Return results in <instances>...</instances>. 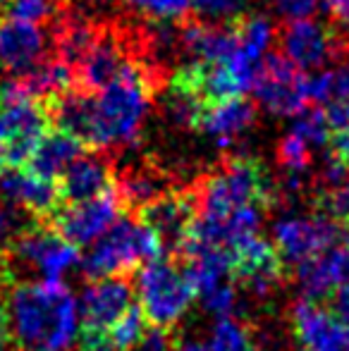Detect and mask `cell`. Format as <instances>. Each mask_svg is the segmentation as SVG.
Returning a JSON list of instances; mask_svg holds the SVG:
<instances>
[{"label":"cell","instance_id":"obj_1","mask_svg":"<svg viewBox=\"0 0 349 351\" xmlns=\"http://www.w3.org/2000/svg\"><path fill=\"white\" fill-rule=\"evenodd\" d=\"M270 201V182L261 162L247 156L230 158L196 191V217L186 246H208L228 256L261 234Z\"/></svg>","mask_w":349,"mask_h":351},{"label":"cell","instance_id":"obj_2","mask_svg":"<svg viewBox=\"0 0 349 351\" xmlns=\"http://www.w3.org/2000/svg\"><path fill=\"white\" fill-rule=\"evenodd\" d=\"M8 332L24 351H67L80 339V301L62 282H19L5 304Z\"/></svg>","mask_w":349,"mask_h":351},{"label":"cell","instance_id":"obj_3","mask_svg":"<svg viewBox=\"0 0 349 351\" xmlns=\"http://www.w3.org/2000/svg\"><path fill=\"white\" fill-rule=\"evenodd\" d=\"M154 77L144 62L130 60L115 82L96 91V146L93 151L134 143L149 115Z\"/></svg>","mask_w":349,"mask_h":351},{"label":"cell","instance_id":"obj_4","mask_svg":"<svg viewBox=\"0 0 349 351\" xmlns=\"http://www.w3.org/2000/svg\"><path fill=\"white\" fill-rule=\"evenodd\" d=\"M158 234L144 220L120 217L110 230H106L82 258V268L91 280L96 278H120L130 270L160 258L163 254Z\"/></svg>","mask_w":349,"mask_h":351},{"label":"cell","instance_id":"obj_5","mask_svg":"<svg viewBox=\"0 0 349 351\" xmlns=\"http://www.w3.org/2000/svg\"><path fill=\"white\" fill-rule=\"evenodd\" d=\"M139 308L151 325L165 330L180 323L196 299L186 268L170 258H156L141 265L136 275Z\"/></svg>","mask_w":349,"mask_h":351},{"label":"cell","instance_id":"obj_6","mask_svg":"<svg viewBox=\"0 0 349 351\" xmlns=\"http://www.w3.org/2000/svg\"><path fill=\"white\" fill-rule=\"evenodd\" d=\"M51 101L17 98L0 101V158L10 167H24L43 136L51 132Z\"/></svg>","mask_w":349,"mask_h":351},{"label":"cell","instance_id":"obj_7","mask_svg":"<svg viewBox=\"0 0 349 351\" xmlns=\"http://www.w3.org/2000/svg\"><path fill=\"white\" fill-rule=\"evenodd\" d=\"M10 258L29 273H38L41 280L60 282L72 268L82 263L80 246L67 241L56 227H24L17 239L5 249Z\"/></svg>","mask_w":349,"mask_h":351},{"label":"cell","instance_id":"obj_8","mask_svg":"<svg viewBox=\"0 0 349 351\" xmlns=\"http://www.w3.org/2000/svg\"><path fill=\"white\" fill-rule=\"evenodd\" d=\"M134 306V289L125 278H96L80 296V347L93 351L103 335Z\"/></svg>","mask_w":349,"mask_h":351},{"label":"cell","instance_id":"obj_9","mask_svg":"<svg viewBox=\"0 0 349 351\" xmlns=\"http://www.w3.org/2000/svg\"><path fill=\"white\" fill-rule=\"evenodd\" d=\"M349 239V232L326 213L285 215L273 225V246L285 265H302L333 244Z\"/></svg>","mask_w":349,"mask_h":351},{"label":"cell","instance_id":"obj_10","mask_svg":"<svg viewBox=\"0 0 349 351\" xmlns=\"http://www.w3.org/2000/svg\"><path fill=\"white\" fill-rule=\"evenodd\" d=\"M252 91L261 108L278 117H297L311 106L309 72L299 70L280 53H268Z\"/></svg>","mask_w":349,"mask_h":351},{"label":"cell","instance_id":"obj_11","mask_svg":"<svg viewBox=\"0 0 349 351\" xmlns=\"http://www.w3.org/2000/svg\"><path fill=\"white\" fill-rule=\"evenodd\" d=\"M122 206L117 189H110L96 199L60 206L53 215V227L75 246H88L120 220Z\"/></svg>","mask_w":349,"mask_h":351},{"label":"cell","instance_id":"obj_12","mask_svg":"<svg viewBox=\"0 0 349 351\" xmlns=\"http://www.w3.org/2000/svg\"><path fill=\"white\" fill-rule=\"evenodd\" d=\"M282 56L304 72L323 70L340 53V41L333 27L318 19H292L280 32Z\"/></svg>","mask_w":349,"mask_h":351},{"label":"cell","instance_id":"obj_13","mask_svg":"<svg viewBox=\"0 0 349 351\" xmlns=\"http://www.w3.org/2000/svg\"><path fill=\"white\" fill-rule=\"evenodd\" d=\"M292 330L302 351H349V323L326 304L297 301L292 306Z\"/></svg>","mask_w":349,"mask_h":351},{"label":"cell","instance_id":"obj_14","mask_svg":"<svg viewBox=\"0 0 349 351\" xmlns=\"http://www.w3.org/2000/svg\"><path fill=\"white\" fill-rule=\"evenodd\" d=\"M294 270L304 299L328 304L337 291L349 287V239L337 241Z\"/></svg>","mask_w":349,"mask_h":351},{"label":"cell","instance_id":"obj_15","mask_svg":"<svg viewBox=\"0 0 349 351\" xmlns=\"http://www.w3.org/2000/svg\"><path fill=\"white\" fill-rule=\"evenodd\" d=\"M139 213L141 220L158 234L163 249L184 251L196 217V194H189V191L168 194L165 191Z\"/></svg>","mask_w":349,"mask_h":351},{"label":"cell","instance_id":"obj_16","mask_svg":"<svg viewBox=\"0 0 349 351\" xmlns=\"http://www.w3.org/2000/svg\"><path fill=\"white\" fill-rule=\"evenodd\" d=\"M48 58V34L41 24L0 17V65L10 74H24Z\"/></svg>","mask_w":349,"mask_h":351},{"label":"cell","instance_id":"obj_17","mask_svg":"<svg viewBox=\"0 0 349 351\" xmlns=\"http://www.w3.org/2000/svg\"><path fill=\"white\" fill-rule=\"evenodd\" d=\"M0 199L36 217H53L62 206L58 182L36 175L27 165L10 167L0 177Z\"/></svg>","mask_w":349,"mask_h":351},{"label":"cell","instance_id":"obj_18","mask_svg":"<svg viewBox=\"0 0 349 351\" xmlns=\"http://www.w3.org/2000/svg\"><path fill=\"white\" fill-rule=\"evenodd\" d=\"M256 122V106L244 96L225 98L204 106L196 130L218 146H232Z\"/></svg>","mask_w":349,"mask_h":351},{"label":"cell","instance_id":"obj_19","mask_svg":"<svg viewBox=\"0 0 349 351\" xmlns=\"http://www.w3.org/2000/svg\"><path fill=\"white\" fill-rule=\"evenodd\" d=\"M110 189H115L112 167L98 153H82L58 180V191H60L62 206L96 199V196L106 194Z\"/></svg>","mask_w":349,"mask_h":351},{"label":"cell","instance_id":"obj_20","mask_svg":"<svg viewBox=\"0 0 349 351\" xmlns=\"http://www.w3.org/2000/svg\"><path fill=\"white\" fill-rule=\"evenodd\" d=\"M127 62H130V56H127L125 46L110 34H101L96 43L88 48L86 56L80 60V65L75 67L77 86L91 93L101 91L120 77Z\"/></svg>","mask_w":349,"mask_h":351},{"label":"cell","instance_id":"obj_21","mask_svg":"<svg viewBox=\"0 0 349 351\" xmlns=\"http://www.w3.org/2000/svg\"><path fill=\"white\" fill-rule=\"evenodd\" d=\"M84 153V143L75 139L72 134L62 130L48 132L43 136V141L38 143V148L34 151V156L29 158L27 167L36 175L46 177L51 182H58L62 177V172Z\"/></svg>","mask_w":349,"mask_h":351},{"label":"cell","instance_id":"obj_22","mask_svg":"<svg viewBox=\"0 0 349 351\" xmlns=\"http://www.w3.org/2000/svg\"><path fill=\"white\" fill-rule=\"evenodd\" d=\"M101 36V29L84 17H70L58 27L56 34V51L58 58L67 65L77 67L80 60L88 53V48Z\"/></svg>","mask_w":349,"mask_h":351},{"label":"cell","instance_id":"obj_23","mask_svg":"<svg viewBox=\"0 0 349 351\" xmlns=\"http://www.w3.org/2000/svg\"><path fill=\"white\" fill-rule=\"evenodd\" d=\"M146 332V318L141 313L139 304H134L96 344L93 351H132L139 344Z\"/></svg>","mask_w":349,"mask_h":351},{"label":"cell","instance_id":"obj_24","mask_svg":"<svg viewBox=\"0 0 349 351\" xmlns=\"http://www.w3.org/2000/svg\"><path fill=\"white\" fill-rule=\"evenodd\" d=\"M115 189H117V194H120L122 204L132 206V208H139V210L144 208V206H149L151 201L158 199L160 194H165L160 175L146 170V167L144 170H134V172H130V175H125Z\"/></svg>","mask_w":349,"mask_h":351},{"label":"cell","instance_id":"obj_25","mask_svg":"<svg viewBox=\"0 0 349 351\" xmlns=\"http://www.w3.org/2000/svg\"><path fill=\"white\" fill-rule=\"evenodd\" d=\"M204 342L208 351H252V335L232 315H223L215 320Z\"/></svg>","mask_w":349,"mask_h":351},{"label":"cell","instance_id":"obj_26","mask_svg":"<svg viewBox=\"0 0 349 351\" xmlns=\"http://www.w3.org/2000/svg\"><path fill=\"white\" fill-rule=\"evenodd\" d=\"M292 132L297 136H302L313 151H318V148H326L328 141H330L333 125H330L328 112L323 110V108L313 106V108H306V110L299 112V115L294 117Z\"/></svg>","mask_w":349,"mask_h":351},{"label":"cell","instance_id":"obj_27","mask_svg":"<svg viewBox=\"0 0 349 351\" xmlns=\"http://www.w3.org/2000/svg\"><path fill=\"white\" fill-rule=\"evenodd\" d=\"M134 12L156 24H175L189 17L191 0H125Z\"/></svg>","mask_w":349,"mask_h":351},{"label":"cell","instance_id":"obj_28","mask_svg":"<svg viewBox=\"0 0 349 351\" xmlns=\"http://www.w3.org/2000/svg\"><path fill=\"white\" fill-rule=\"evenodd\" d=\"M249 0H191V12L210 24L232 22L247 10Z\"/></svg>","mask_w":349,"mask_h":351},{"label":"cell","instance_id":"obj_29","mask_svg":"<svg viewBox=\"0 0 349 351\" xmlns=\"http://www.w3.org/2000/svg\"><path fill=\"white\" fill-rule=\"evenodd\" d=\"M333 72H335V86L326 112L330 117V125H349V56Z\"/></svg>","mask_w":349,"mask_h":351},{"label":"cell","instance_id":"obj_30","mask_svg":"<svg viewBox=\"0 0 349 351\" xmlns=\"http://www.w3.org/2000/svg\"><path fill=\"white\" fill-rule=\"evenodd\" d=\"M58 8V0H10L8 17L22 19V22L43 24L53 17Z\"/></svg>","mask_w":349,"mask_h":351},{"label":"cell","instance_id":"obj_31","mask_svg":"<svg viewBox=\"0 0 349 351\" xmlns=\"http://www.w3.org/2000/svg\"><path fill=\"white\" fill-rule=\"evenodd\" d=\"M24 227V210L0 199V249H8Z\"/></svg>","mask_w":349,"mask_h":351},{"label":"cell","instance_id":"obj_32","mask_svg":"<svg viewBox=\"0 0 349 351\" xmlns=\"http://www.w3.org/2000/svg\"><path fill=\"white\" fill-rule=\"evenodd\" d=\"M275 10L287 22H292V19H309L318 10H326V0H275Z\"/></svg>","mask_w":349,"mask_h":351},{"label":"cell","instance_id":"obj_33","mask_svg":"<svg viewBox=\"0 0 349 351\" xmlns=\"http://www.w3.org/2000/svg\"><path fill=\"white\" fill-rule=\"evenodd\" d=\"M328 156L337 158L349 165V125H333L330 141H328Z\"/></svg>","mask_w":349,"mask_h":351},{"label":"cell","instance_id":"obj_34","mask_svg":"<svg viewBox=\"0 0 349 351\" xmlns=\"http://www.w3.org/2000/svg\"><path fill=\"white\" fill-rule=\"evenodd\" d=\"M132 351H173V344H170V337L163 330L156 328L144 332V337L139 339V344Z\"/></svg>","mask_w":349,"mask_h":351},{"label":"cell","instance_id":"obj_35","mask_svg":"<svg viewBox=\"0 0 349 351\" xmlns=\"http://www.w3.org/2000/svg\"><path fill=\"white\" fill-rule=\"evenodd\" d=\"M326 10L335 19V24L349 29V0H326Z\"/></svg>","mask_w":349,"mask_h":351},{"label":"cell","instance_id":"obj_36","mask_svg":"<svg viewBox=\"0 0 349 351\" xmlns=\"http://www.w3.org/2000/svg\"><path fill=\"white\" fill-rule=\"evenodd\" d=\"M173 351H208V347H206L204 337H186L182 342H177Z\"/></svg>","mask_w":349,"mask_h":351},{"label":"cell","instance_id":"obj_37","mask_svg":"<svg viewBox=\"0 0 349 351\" xmlns=\"http://www.w3.org/2000/svg\"><path fill=\"white\" fill-rule=\"evenodd\" d=\"M8 318H5V308L0 306V351H5V339H8Z\"/></svg>","mask_w":349,"mask_h":351},{"label":"cell","instance_id":"obj_38","mask_svg":"<svg viewBox=\"0 0 349 351\" xmlns=\"http://www.w3.org/2000/svg\"><path fill=\"white\" fill-rule=\"evenodd\" d=\"M80 3H84V5H101V3H106V0H80Z\"/></svg>","mask_w":349,"mask_h":351},{"label":"cell","instance_id":"obj_39","mask_svg":"<svg viewBox=\"0 0 349 351\" xmlns=\"http://www.w3.org/2000/svg\"><path fill=\"white\" fill-rule=\"evenodd\" d=\"M8 5H10V0H0V12H3V10L8 8Z\"/></svg>","mask_w":349,"mask_h":351},{"label":"cell","instance_id":"obj_40","mask_svg":"<svg viewBox=\"0 0 349 351\" xmlns=\"http://www.w3.org/2000/svg\"><path fill=\"white\" fill-rule=\"evenodd\" d=\"M3 165H5V162H3V158H0V172H3Z\"/></svg>","mask_w":349,"mask_h":351}]
</instances>
